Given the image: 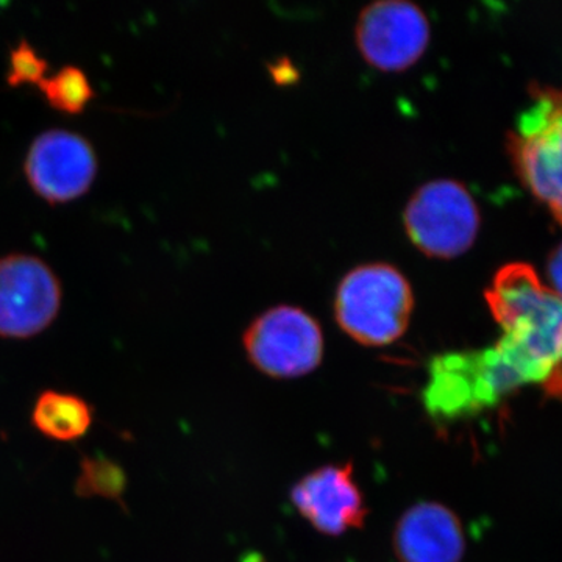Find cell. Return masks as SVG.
<instances>
[{
  "mask_svg": "<svg viewBox=\"0 0 562 562\" xmlns=\"http://www.w3.org/2000/svg\"><path fill=\"white\" fill-rule=\"evenodd\" d=\"M486 302L502 336L487 362L506 394L541 384L562 398V297L530 265L512 262L495 273Z\"/></svg>",
  "mask_w": 562,
  "mask_h": 562,
  "instance_id": "6da1fadb",
  "label": "cell"
},
{
  "mask_svg": "<svg viewBox=\"0 0 562 562\" xmlns=\"http://www.w3.org/2000/svg\"><path fill=\"white\" fill-rule=\"evenodd\" d=\"M414 308L412 284L394 266H358L339 283L335 317L355 341L383 347L405 335Z\"/></svg>",
  "mask_w": 562,
  "mask_h": 562,
  "instance_id": "7a4b0ae2",
  "label": "cell"
},
{
  "mask_svg": "<svg viewBox=\"0 0 562 562\" xmlns=\"http://www.w3.org/2000/svg\"><path fill=\"white\" fill-rule=\"evenodd\" d=\"M514 169L562 225V87H535L509 136Z\"/></svg>",
  "mask_w": 562,
  "mask_h": 562,
  "instance_id": "3957f363",
  "label": "cell"
},
{
  "mask_svg": "<svg viewBox=\"0 0 562 562\" xmlns=\"http://www.w3.org/2000/svg\"><path fill=\"white\" fill-rule=\"evenodd\" d=\"M414 246L431 258L458 257L471 249L480 228L472 195L454 180H432L414 192L403 214Z\"/></svg>",
  "mask_w": 562,
  "mask_h": 562,
  "instance_id": "277c9868",
  "label": "cell"
},
{
  "mask_svg": "<svg viewBox=\"0 0 562 562\" xmlns=\"http://www.w3.org/2000/svg\"><path fill=\"white\" fill-rule=\"evenodd\" d=\"M251 364L272 379L308 375L324 357V335L317 321L295 306L281 305L262 313L244 333Z\"/></svg>",
  "mask_w": 562,
  "mask_h": 562,
  "instance_id": "5b68a950",
  "label": "cell"
},
{
  "mask_svg": "<svg viewBox=\"0 0 562 562\" xmlns=\"http://www.w3.org/2000/svg\"><path fill=\"white\" fill-rule=\"evenodd\" d=\"M60 306V283L46 262L31 255L0 260V338H33L49 327Z\"/></svg>",
  "mask_w": 562,
  "mask_h": 562,
  "instance_id": "8992f818",
  "label": "cell"
},
{
  "mask_svg": "<svg viewBox=\"0 0 562 562\" xmlns=\"http://www.w3.org/2000/svg\"><path fill=\"white\" fill-rule=\"evenodd\" d=\"M430 41V24L406 0H379L361 11L357 44L362 58L380 70L397 72L419 60Z\"/></svg>",
  "mask_w": 562,
  "mask_h": 562,
  "instance_id": "52a82bcc",
  "label": "cell"
},
{
  "mask_svg": "<svg viewBox=\"0 0 562 562\" xmlns=\"http://www.w3.org/2000/svg\"><path fill=\"white\" fill-rule=\"evenodd\" d=\"M98 172L94 150L87 139L66 131L43 133L32 144L25 173L44 201H76L90 190Z\"/></svg>",
  "mask_w": 562,
  "mask_h": 562,
  "instance_id": "ba28073f",
  "label": "cell"
},
{
  "mask_svg": "<svg viewBox=\"0 0 562 562\" xmlns=\"http://www.w3.org/2000/svg\"><path fill=\"white\" fill-rule=\"evenodd\" d=\"M291 502L303 519L331 538L364 527L369 513L351 462L310 472L292 486Z\"/></svg>",
  "mask_w": 562,
  "mask_h": 562,
  "instance_id": "9c48e42d",
  "label": "cell"
},
{
  "mask_svg": "<svg viewBox=\"0 0 562 562\" xmlns=\"http://www.w3.org/2000/svg\"><path fill=\"white\" fill-rule=\"evenodd\" d=\"M392 543L401 562H461L465 550L457 514L436 502H420L406 509Z\"/></svg>",
  "mask_w": 562,
  "mask_h": 562,
  "instance_id": "30bf717a",
  "label": "cell"
},
{
  "mask_svg": "<svg viewBox=\"0 0 562 562\" xmlns=\"http://www.w3.org/2000/svg\"><path fill=\"white\" fill-rule=\"evenodd\" d=\"M424 405L436 420L462 419L494 406L480 375L475 350L432 358Z\"/></svg>",
  "mask_w": 562,
  "mask_h": 562,
  "instance_id": "8fae6325",
  "label": "cell"
},
{
  "mask_svg": "<svg viewBox=\"0 0 562 562\" xmlns=\"http://www.w3.org/2000/svg\"><path fill=\"white\" fill-rule=\"evenodd\" d=\"M33 428L52 441L76 442L94 422V408L80 395L47 390L36 397L31 416Z\"/></svg>",
  "mask_w": 562,
  "mask_h": 562,
  "instance_id": "7c38bea8",
  "label": "cell"
},
{
  "mask_svg": "<svg viewBox=\"0 0 562 562\" xmlns=\"http://www.w3.org/2000/svg\"><path fill=\"white\" fill-rule=\"evenodd\" d=\"M127 491V473L117 462L95 454L83 457L76 480V494L81 498L101 497L117 502L125 508L124 494Z\"/></svg>",
  "mask_w": 562,
  "mask_h": 562,
  "instance_id": "4fadbf2b",
  "label": "cell"
},
{
  "mask_svg": "<svg viewBox=\"0 0 562 562\" xmlns=\"http://www.w3.org/2000/svg\"><path fill=\"white\" fill-rule=\"evenodd\" d=\"M549 279L552 290L562 297V243L549 258Z\"/></svg>",
  "mask_w": 562,
  "mask_h": 562,
  "instance_id": "5bb4252c",
  "label": "cell"
}]
</instances>
